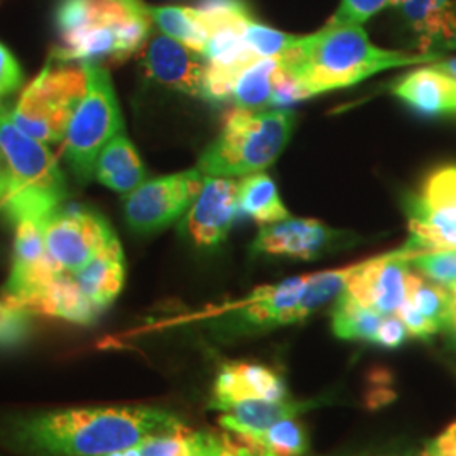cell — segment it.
I'll return each instance as SVG.
<instances>
[{
  "label": "cell",
  "instance_id": "obj_27",
  "mask_svg": "<svg viewBox=\"0 0 456 456\" xmlns=\"http://www.w3.org/2000/svg\"><path fill=\"white\" fill-rule=\"evenodd\" d=\"M279 68V58H261L247 66L237 78L230 97L235 107L261 110L265 105H273Z\"/></svg>",
  "mask_w": 456,
  "mask_h": 456
},
{
  "label": "cell",
  "instance_id": "obj_28",
  "mask_svg": "<svg viewBox=\"0 0 456 456\" xmlns=\"http://www.w3.org/2000/svg\"><path fill=\"white\" fill-rule=\"evenodd\" d=\"M244 39L257 58H284L297 45L299 36L264 26L250 17L244 24Z\"/></svg>",
  "mask_w": 456,
  "mask_h": 456
},
{
  "label": "cell",
  "instance_id": "obj_3",
  "mask_svg": "<svg viewBox=\"0 0 456 456\" xmlns=\"http://www.w3.org/2000/svg\"><path fill=\"white\" fill-rule=\"evenodd\" d=\"M151 17L141 0H65L56 12L58 61L118 65L144 48Z\"/></svg>",
  "mask_w": 456,
  "mask_h": 456
},
{
  "label": "cell",
  "instance_id": "obj_36",
  "mask_svg": "<svg viewBox=\"0 0 456 456\" xmlns=\"http://www.w3.org/2000/svg\"><path fill=\"white\" fill-rule=\"evenodd\" d=\"M446 333L456 343V291H452V313H450V323L446 328Z\"/></svg>",
  "mask_w": 456,
  "mask_h": 456
},
{
  "label": "cell",
  "instance_id": "obj_9",
  "mask_svg": "<svg viewBox=\"0 0 456 456\" xmlns=\"http://www.w3.org/2000/svg\"><path fill=\"white\" fill-rule=\"evenodd\" d=\"M406 213L411 248H456V164L431 171L409 196Z\"/></svg>",
  "mask_w": 456,
  "mask_h": 456
},
{
  "label": "cell",
  "instance_id": "obj_24",
  "mask_svg": "<svg viewBox=\"0 0 456 456\" xmlns=\"http://www.w3.org/2000/svg\"><path fill=\"white\" fill-rule=\"evenodd\" d=\"M232 435L257 456H305L310 446L306 429L297 418L279 421L257 433Z\"/></svg>",
  "mask_w": 456,
  "mask_h": 456
},
{
  "label": "cell",
  "instance_id": "obj_1",
  "mask_svg": "<svg viewBox=\"0 0 456 456\" xmlns=\"http://www.w3.org/2000/svg\"><path fill=\"white\" fill-rule=\"evenodd\" d=\"M186 428L178 414L152 406L54 409L11 418L2 440L24 456H112Z\"/></svg>",
  "mask_w": 456,
  "mask_h": 456
},
{
  "label": "cell",
  "instance_id": "obj_32",
  "mask_svg": "<svg viewBox=\"0 0 456 456\" xmlns=\"http://www.w3.org/2000/svg\"><path fill=\"white\" fill-rule=\"evenodd\" d=\"M24 83L22 68L16 56L0 43V97H7L17 92Z\"/></svg>",
  "mask_w": 456,
  "mask_h": 456
},
{
  "label": "cell",
  "instance_id": "obj_10",
  "mask_svg": "<svg viewBox=\"0 0 456 456\" xmlns=\"http://www.w3.org/2000/svg\"><path fill=\"white\" fill-rule=\"evenodd\" d=\"M205 175L195 167L178 175L144 181L124 200V216L135 233L161 232L184 216L200 195Z\"/></svg>",
  "mask_w": 456,
  "mask_h": 456
},
{
  "label": "cell",
  "instance_id": "obj_19",
  "mask_svg": "<svg viewBox=\"0 0 456 456\" xmlns=\"http://www.w3.org/2000/svg\"><path fill=\"white\" fill-rule=\"evenodd\" d=\"M394 95L419 114L456 115V80L433 65L397 80Z\"/></svg>",
  "mask_w": 456,
  "mask_h": 456
},
{
  "label": "cell",
  "instance_id": "obj_18",
  "mask_svg": "<svg viewBox=\"0 0 456 456\" xmlns=\"http://www.w3.org/2000/svg\"><path fill=\"white\" fill-rule=\"evenodd\" d=\"M421 53L456 48V0H397L395 7Z\"/></svg>",
  "mask_w": 456,
  "mask_h": 456
},
{
  "label": "cell",
  "instance_id": "obj_6",
  "mask_svg": "<svg viewBox=\"0 0 456 456\" xmlns=\"http://www.w3.org/2000/svg\"><path fill=\"white\" fill-rule=\"evenodd\" d=\"M85 94V65L51 58L24 88L9 115L24 134L43 144H56L65 141L69 122Z\"/></svg>",
  "mask_w": 456,
  "mask_h": 456
},
{
  "label": "cell",
  "instance_id": "obj_22",
  "mask_svg": "<svg viewBox=\"0 0 456 456\" xmlns=\"http://www.w3.org/2000/svg\"><path fill=\"white\" fill-rule=\"evenodd\" d=\"M227 448V435L186 428L178 433L149 438L112 456H225Z\"/></svg>",
  "mask_w": 456,
  "mask_h": 456
},
{
  "label": "cell",
  "instance_id": "obj_21",
  "mask_svg": "<svg viewBox=\"0 0 456 456\" xmlns=\"http://www.w3.org/2000/svg\"><path fill=\"white\" fill-rule=\"evenodd\" d=\"M313 406V401L303 403L293 401L291 397L284 401H248L225 409L218 423L228 433L250 435L264 431L279 421L297 418Z\"/></svg>",
  "mask_w": 456,
  "mask_h": 456
},
{
  "label": "cell",
  "instance_id": "obj_33",
  "mask_svg": "<svg viewBox=\"0 0 456 456\" xmlns=\"http://www.w3.org/2000/svg\"><path fill=\"white\" fill-rule=\"evenodd\" d=\"M408 338L409 333L406 326L395 314H392V316L384 318V323L380 326L375 345H379L382 348H397Z\"/></svg>",
  "mask_w": 456,
  "mask_h": 456
},
{
  "label": "cell",
  "instance_id": "obj_31",
  "mask_svg": "<svg viewBox=\"0 0 456 456\" xmlns=\"http://www.w3.org/2000/svg\"><path fill=\"white\" fill-rule=\"evenodd\" d=\"M397 0H340L337 12L328 22L335 24H365L375 14L395 7Z\"/></svg>",
  "mask_w": 456,
  "mask_h": 456
},
{
  "label": "cell",
  "instance_id": "obj_30",
  "mask_svg": "<svg viewBox=\"0 0 456 456\" xmlns=\"http://www.w3.org/2000/svg\"><path fill=\"white\" fill-rule=\"evenodd\" d=\"M31 335V313L0 299V348L17 346Z\"/></svg>",
  "mask_w": 456,
  "mask_h": 456
},
{
  "label": "cell",
  "instance_id": "obj_34",
  "mask_svg": "<svg viewBox=\"0 0 456 456\" xmlns=\"http://www.w3.org/2000/svg\"><path fill=\"white\" fill-rule=\"evenodd\" d=\"M421 456H456V421L429 441Z\"/></svg>",
  "mask_w": 456,
  "mask_h": 456
},
{
  "label": "cell",
  "instance_id": "obj_35",
  "mask_svg": "<svg viewBox=\"0 0 456 456\" xmlns=\"http://www.w3.org/2000/svg\"><path fill=\"white\" fill-rule=\"evenodd\" d=\"M9 188H11V167L0 149V205L7 198Z\"/></svg>",
  "mask_w": 456,
  "mask_h": 456
},
{
  "label": "cell",
  "instance_id": "obj_8",
  "mask_svg": "<svg viewBox=\"0 0 456 456\" xmlns=\"http://www.w3.org/2000/svg\"><path fill=\"white\" fill-rule=\"evenodd\" d=\"M39 224L54 273L53 284L68 282L73 286V279L109 245L118 240L103 215L83 205H61Z\"/></svg>",
  "mask_w": 456,
  "mask_h": 456
},
{
  "label": "cell",
  "instance_id": "obj_5",
  "mask_svg": "<svg viewBox=\"0 0 456 456\" xmlns=\"http://www.w3.org/2000/svg\"><path fill=\"white\" fill-rule=\"evenodd\" d=\"M0 149L11 167V188L0 213L16 227L24 220H43L68 196L66 178L46 144L24 134L0 109Z\"/></svg>",
  "mask_w": 456,
  "mask_h": 456
},
{
  "label": "cell",
  "instance_id": "obj_12",
  "mask_svg": "<svg viewBox=\"0 0 456 456\" xmlns=\"http://www.w3.org/2000/svg\"><path fill=\"white\" fill-rule=\"evenodd\" d=\"M418 252L406 244L384 256L363 261L343 291L360 305L384 316L395 314L404 303L411 259Z\"/></svg>",
  "mask_w": 456,
  "mask_h": 456
},
{
  "label": "cell",
  "instance_id": "obj_37",
  "mask_svg": "<svg viewBox=\"0 0 456 456\" xmlns=\"http://www.w3.org/2000/svg\"><path fill=\"white\" fill-rule=\"evenodd\" d=\"M433 66H435L436 69L443 71V73H446V75L453 77V78L456 80V58H453V60H443V61H435Z\"/></svg>",
  "mask_w": 456,
  "mask_h": 456
},
{
  "label": "cell",
  "instance_id": "obj_23",
  "mask_svg": "<svg viewBox=\"0 0 456 456\" xmlns=\"http://www.w3.org/2000/svg\"><path fill=\"white\" fill-rule=\"evenodd\" d=\"M147 14L151 20L159 28L161 33L176 39L188 48L203 53L210 36V24L207 14L198 7H149Z\"/></svg>",
  "mask_w": 456,
  "mask_h": 456
},
{
  "label": "cell",
  "instance_id": "obj_7",
  "mask_svg": "<svg viewBox=\"0 0 456 456\" xmlns=\"http://www.w3.org/2000/svg\"><path fill=\"white\" fill-rule=\"evenodd\" d=\"M83 65L86 69V94L66 131L65 158L77 180L86 183L94 178L102 149L124 132V122L105 66Z\"/></svg>",
  "mask_w": 456,
  "mask_h": 456
},
{
  "label": "cell",
  "instance_id": "obj_13",
  "mask_svg": "<svg viewBox=\"0 0 456 456\" xmlns=\"http://www.w3.org/2000/svg\"><path fill=\"white\" fill-rule=\"evenodd\" d=\"M239 215V180L207 176L195 203L181 220V233L200 248H213L227 239Z\"/></svg>",
  "mask_w": 456,
  "mask_h": 456
},
{
  "label": "cell",
  "instance_id": "obj_17",
  "mask_svg": "<svg viewBox=\"0 0 456 456\" xmlns=\"http://www.w3.org/2000/svg\"><path fill=\"white\" fill-rule=\"evenodd\" d=\"M452 313V291L429 281L411 267L406 297L395 316L404 323L409 337L429 340L446 331Z\"/></svg>",
  "mask_w": 456,
  "mask_h": 456
},
{
  "label": "cell",
  "instance_id": "obj_26",
  "mask_svg": "<svg viewBox=\"0 0 456 456\" xmlns=\"http://www.w3.org/2000/svg\"><path fill=\"white\" fill-rule=\"evenodd\" d=\"M384 318V314L360 305L359 301H355L345 291L333 301L331 328L333 333L343 340L369 342L375 345Z\"/></svg>",
  "mask_w": 456,
  "mask_h": 456
},
{
  "label": "cell",
  "instance_id": "obj_29",
  "mask_svg": "<svg viewBox=\"0 0 456 456\" xmlns=\"http://www.w3.org/2000/svg\"><path fill=\"white\" fill-rule=\"evenodd\" d=\"M411 267L448 291H456V248L418 252L411 259Z\"/></svg>",
  "mask_w": 456,
  "mask_h": 456
},
{
  "label": "cell",
  "instance_id": "obj_11",
  "mask_svg": "<svg viewBox=\"0 0 456 456\" xmlns=\"http://www.w3.org/2000/svg\"><path fill=\"white\" fill-rule=\"evenodd\" d=\"M311 274L262 286L242 299L216 311L230 333H257L303 322L301 301Z\"/></svg>",
  "mask_w": 456,
  "mask_h": 456
},
{
  "label": "cell",
  "instance_id": "obj_2",
  "mask_svg": "<svg viewBox=\"0 0 456 456\" xmlns=\"http://www.w3.org/2000/svg\"><path fill=\"white\" fill-rule=\"evenodd\" d=\"M441 60L440 53H406L375 46L359 24L328 22L299 37L284 58L282 69L293 78L299 100L346 88L375 73Z\"/></svg>",
  "mask_w": 456,
  "mask_h": 456
},
{
  "label": "cell",
  "instance_id": "obj_25",
  "mask_svg": "<svg viewBox=\"0 0 456 456\" xmlns=\"http://www.w3.org/2000/svg\"><path fill=\"white\" fill-rule=\"evenodd\" d=\"M239 207L240 213L262 225L291 216L279 196L276 183L265 173H254L239 180Z\"/></svg>",
  "mask_w": 456,
  "mask_h": 456
},
{
  "label": "cell",
  "instance_id": "obj_20",
  "mask_svg": "<svg viewBox=\"0 0 456 456\" xmlns=\"http://www.w3.org/2000/svg\"><path fill=\"white\" fill-rule=\"evenodd\" d=\"M94 176L103 186L124 195L131 193L146 181V166L124 132L115 135L102 149L95 163Z\"/></svg>",
  "mask_w": 456,
  "mask_h": 456
},
{
  "label": "cell",
  "instance_id": "obj_4",
  "mask_svg": "<svg viewBox=\"0 0 456 456\" xmlns=\"http://www.w3.org/2000/svg\"><path fill=\"white\" fill-rule=\"evenodd\" d=\"M296 115L286 109H235L218 137L198 161L205 176L244 178L262 173L276 161L291 141Z\"/></svg>",
  "mask_w": 456,
  "mask_h": 456
},
{
  "label": "cell",
  "instance_id": "obj_15",
  "mask_svg": "<svg viewBox=\"0 0 456 456\" xmlns=\"http://www.w3.org/2000/svg\"><path fill=\"white\" fill-rule=\"evenodd\" d=\"M147 77L186 95L203 97L207 60L201 53L166 36H149L142 51Z\"/></svg>",
  "mask_w": 456,
  "mask_h": 456
},
{
  "label": "cell",
  "instance_id": "obj_16",
  "mask_svg": "<svg viewBox=\"0 0 456 456\" xmlns=\"http://www.w3.org/2000/svg\"><path fill=\"white\" fill-rule=\"evenodd\" d=\"M289 392L282 377L271 367L256 362H227L213 382L210 408L225 409L248 401H284Z\"/></svg>",
  "mask_w": 456,
  "mask_h": 456
},
{
  "label": "cell",
  "instance_id": "obj_14",
  "mask_svg": "<svg viewBox=\"0 0 456 456\" xmlns=\"http://www.w3.org/2000/svg\"><path fill=\"white\" fill-rule=\"evenodd\" d=\"M352 235L328 227L320 220L288 216L276 224L262 225L252 242L254 254L314 261L350 242Z\"/></svg>",
  "mask_w": 456,
  "mask_h": 456
}]
</instances>
